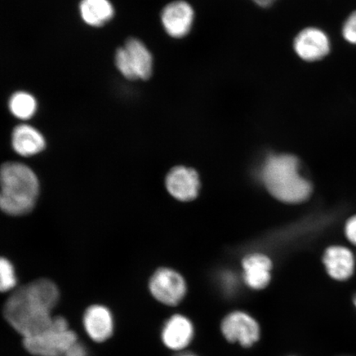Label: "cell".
<instances>
[{
  "label": "cell",
  "mask_w": 356,
  "mask_h": 356,
  "mask_svg": "<svg viewBox=\"0 0 356 356\" xmlns=\"http://www.w3.org/2000/svg\"><path fill=\"white\" fill-rule=\"evenodd\" d=\"M60 299L56 284L47 279L26 284L8 298L3 308L6 321L24 337L37 335L52 326L51 311Z\"/></svg>",
  "instance_id": "1"
},
{
  "label": "cell",
  "mask_w": 356,
  "mask_h": 356,
  "mask_svg": "<svg viewBox=\"0 0 356 356\" xmlns=\"http://www.w3.org/2000/svg\"><path fill=\"white\" fill-rule=\"evenodd\" d=\"M0 207L8 216H21L33 210L40 193L39 180L24 163L7 162L0 172Z\"/></svg>",
  "instance_id": "2"
},
{
  "label": "cell",
  "mask_w": 356,
  "mask_h": 356,
  "mask_svg": "<svg viewBox=\"0 0 356 356\" xmlns=\"http://www.w3.org/2000/svg\"><path fill=\"white\" fill-rule=\"evenodd\" d=\"M262 179L274 197L286 203H300L309 197L312 186L299 173L295 156H270L262 169Z\"/></svg>",
  "instance_id": "3"
},
{
  "label": "cell",
  "mask_w": 356,
  "mask_h": 356,
  "mask_svg": "<svg viewBox=\"0 0 356 356\" xmlns=\"http://www.w3.org/2000/svg\"><path fill=\"white\" fill-rule=\"evenodd\" d=\"M77 341V335L70 330L66 319L56 317L50 328L37 335L24 337L22 343L35 356H65L67 350Z\"/></svg>",
  "instance_id": "4"
},
{
  "label": "cell",
  "mask_w": 356,
  "mask_h": 356,
  "mask_svg": "<svg viewBox=\"0 0 356 356\" xmlns=\"http://www.w3.org/2000/svg\"><path fill=\"white\" fill-rule=\"evenodd\" d=\"M154 299L168 306H176L184 299L186 284L184 277L175 270L160 268L155 271L149 283Z\"/></svg>",
  "instance_id": "5"
},
{
  "label": "cell",
  "mask_w": 356,
  "mask_h": 356,
  "mask_svg": "<svg viewBox=\"0 0 356 356\" xmlns=\"http://www.w3.org/2000/svg\"><path fill=\"white\" fill-rule=\"evenodd\" d=\"M293 48L300 60L312 63L323 60L329 54L331 42L322 29L307 26L293 39Z\"/></svg>",
  "instance_id": "6"
},
{
  "label": "cell",
  "mask_w": 356,
  "mask_h": 356,
  "mask_svg": "<svg viewBox=\"0 0 356 356\" xmlns=\"http://www.w3.org/2000/svg\"><path fill=\"white\" fill-rule=\"evenodd\" d=\"M222 335L229 342H238L243 347L254 345L260 338L259 324L252 316L243 312L227 315L221 324Z\"/></svg>",
  "instance_id": "7"
},
{
  "label": "cell",
  "mask_w": 356,
  "mask_h": 356,
  "mask_svg": "<svg viewBox=\"0 0 356 356\" xmlns=\"http://www.w3.org/2000/svg\"><path fill=\"white\" fill-rule=\"evenodd\" d=\"M161 21L164 30L171 38H184L193 29L195 11L189 3L176 0L163 8Z\"/></svg>",
  "instance_id": "8"
},
{
  "label": "cell",
  "mask_w": 356,
  "mask_h": 356,
  "mask_svg": "<svg viewBox=\"0 0 356 356\" xmlns=\"http://www.w3.org/2000/svg\"><path fill=\"white\" fill-rule=\"evenodd\" d=\"M165 184L172 197L181 202L197 198L200 185L197 171L184 166L173 168L166 177Z\"/></svg>",
  "instance_id": "9"
},
{
  "label": "cell",
  "mask_w": 356,
  "mask_h": 356,
  "mask_svg": "<svg viewBox=\"0 0 356 356\" xmlns=\"http://www.w3.org/2000/svg\"><path fill=\"white\" fill-rule=\"evenodd\" d=\"M323 264L330 277L338 282H345L353 277L355 273L356 257L350 248L337 245L325 251Z\"/></svg>",
  "instance_id": "10"
},
{
  "label": "cell",
  "mask_w": 356,
  "mask_h": 356,
  "mask_svg": "<svg viewBox=\"0 0 356 356\" xmlns=\"http://www.w3.org/2000/svg\"><path fill=\"white\" fill-rule=\"evenodd\" d=\"M83 326L89 337L96 342L108 340L113 333V318L105 306L89 307L83 315Z\"/></svg>",
  "instance_id": "11"
},
{
  "label": "cell",
  "mask_w": 356,
  "mask_h": 356,
  "mask_svg": "<svg viewBox=\"0 0 356 356\" xmlns=\"http://www.w3.org/2000/svg\"><path fill=\"white\" fill-rule=\"evenodd\" d=\"M194 327L190 320L180 314L172 316L162 332L163 344L173 350L186 348L193 340Z\"/></svg>",
  "instance_id": "12"
},
{
  "label": "cell",
  "mask_w": 356,
  "mask_h": 356,
  "mask_svg": "<svg viewBox=\"0 0 356 356\" xmlns=\"http://www.w3.org/2000/svg\"><path fill=\"white\" fill-rule=\"evenodd\" d=\"M12 146L22 157H32L46 148V140L37 129L29 124H19L13 131Z\"/></svg>",
  "instance_id": "13"
},
{
  "label": "cell",
  "mask_w": 356,
  "mask_h": 356,
  "mask_svg": "<svg viewBox=\"0 0 356 356\" xmlns=\"http://www.w3.org/2000/svg\"><path fill=\"white\" fill-rule=\"evenodd\" d=\"M271 266V261L266 256L256 253L245 257L243 261L245 282L252 289H264L270 280Z\"/></svg>",
  "instance_id": "14"
},
{
  "label": "cell",
  "mask_w": 356,
  "mask_h": 356,
  "mask_svg": "<svg viewBox=\"0 0 356 356\" xmlns=\"http://www.w3.org/2000/svg\"><path fill=\"white\" fill-rule=\"evenodd\" d=\"M124 47L137 79H149L153 72V57L148 48L136 38L129 39Z\"/></svg>",
  "instance_id": "15"
},
{
  "label": "cell",
  "mask_w": 356,
  "mask_h": 356,
  "mask_svg": "<svg viewBox=\"0 0 356 356\" xmlns=\"http://www.w3.org/2000/svg\"><path fill=\"white\" fill-rule=\"evenodd\" d=\"M79 10L83 22L92 26H104L114 15V8L109 0H82Z\"/></svg>",
  "instance_id": "16"
},
{
  "label": "cell",
  "mask_w": 356,
  "mask_h": 356,
  "mask_svg": "<svg viewBox=\"0 0 356 356\" xmlns=\"http://www.w3.org/2000/svg\"><path fill=\"white\" fill-rule=\"evenodd\" d=\"M8 108L15 118L21 120L32 118L37 111L35 97L26 92H17L10 97Z\"/></svg>",
  "instance_id": "17"
},
{
  "label": "cell",
  "mask_w": 356,
  "mask_h": 356,
  "mask_svg": "<svg viewBox=\"0 0 356 356\" xmlns=\"http://www.w3.org/2000/svg\"><path fill=\"white\" fill-rule=\"evenodd\" d=\"M17 284L15 267L11 261L2 257L0 261V289L2 292L11 291Z\"/></svg>",
  "instance_id": "18"
},
{
  "label": "cell",
  "mask_w": 356,
  "mask_h": 356,
  "mask_svg": "<svg viewBox=\"0 0 356 356\" xmlns=\"http://www.w3.org/2000/svg\"><path fill=\"white\" fill-rule=\"evenodd\" d=\"M115 65H117L120 72L122 73L124 78L130 80L137 79L135 72H134L132 69L130 59H129L126 48H119L117 53H115Z\"/></svg>",
  "instance_id": "19"
},
{
  "label": "cell",
  "mask_w": 356,
  "mask_h": 356,
  "mask_svg": "<svg viewBox=\"0 0 356 356\" xmlns=\"http://www.w3.org/2000/svg\"><path fill=\"white\" fill-rule=\"evenodd\" d=\"M342 33L347 42L356 44V12L347 19Z\"/></svg>",
  "instance_id": "20"
},
{
  "label": "cell",
  "mask_w": 356,
  "mask_h": 356,
  "mask_svg": "<svg viewBox=\"0 0 356 356\" xmlns=\"http://www.w3.org/2000/svg\"><path fill=\"white\" fill-rule=\"evenodd\" d=\"M345 235L349 243L356 247V213L347 220L345 225Z\"/></svg>",
  "instance_id": "21"
},
{
  "label": "cell",
  "mask_w": 356,
  "mask_h": 356,
  "mask_svg": "<svg viewBox=\"0 0 356 356\" xmlns=\"http://www.w3.org/2000/svg\"><path fill=\"white\" fill-rule=\"evenodd\" d=\"M65 356H87V351L84 346L77 341L67 350Z\"/></svg>",
  "instance_id": "22"
},
{
  "label": "cell",
  "mask_w": 356,
  "mask_h": 356,
  "mask_svg": "<svg viewBox=\"0 0 356 356\" xmlns=\"http://www.w3.org/2000/svg\"><path fill=\"white\" fill-rule=\"evenodd\" d=\"M253 2L258 7L261 8H269L274 6V3L277 1V0H252Z\"/></svg>",
  "instance_id": "23"
},
{
  "label": "cell",
  "mask_w": 356,
  "mask_h": 356,
  "mask_svg": "<svg viewBox=\"0 0 356 356\" xmlns=\"http://www.w3.org/2000/svg\"><path fill=\"white\" fill-rule=\"evenodd\" d=\"M179 356H195V355H191V354H184V355H179Z\"/></svg>",
  "instance_id": "24"
},
{
  "label": "cell",
  "mask_w": 356,
  "mask_h": 356,
  "mask_svg": "<svg viewBox=\"0 0 356 356\" xmlns=\"http://www.w3.org/2000/svg\"><path fill=\"white\" fill-rule=\"evenodd\" d=\"M353 302L355 306L356 307V295L354 296Z\"/></svg>",
  "instance_id": "25"
}]
</instances>
